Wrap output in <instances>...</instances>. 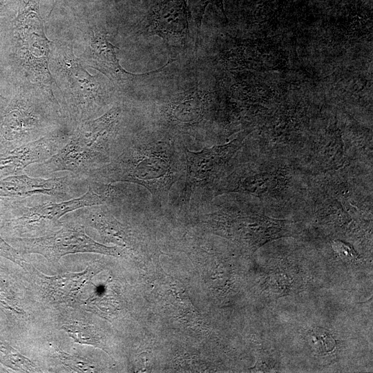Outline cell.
Instances as JSON below:
<instances>
[{"instance_id": "cell-5", "label": "cell", "mask_w": 373, "mask_h": 373, "mask_svg": "<svg viewBox=\"0 0 373 373\" xmlns=\"http://www.w3.org/2000/svg\"><path fill=\"white\" fill-rule=\"evenodd\" d=\"M66 126H72L58 104L33 88L15 86L12 97L0 113V153Z\"/></svg>"}, {"instance_id": "cell-6", "label": "cell", "mask_w": 373, "mask_h": 373, "mask_svg": "<svg viewBox=\"0 0 373 373\" xmlns=\"http://www.w3.org/2000/svg\"><path fill=\"white\" fill-rule=\"evenodd\" d=\"M126 194L123 189L111 183L88 180V190L77 198L61 201L30 204L26 198L0 200L1 215L14 229H36L47 224L59 225V219L72 211L96 205L120 204Z\"/></svg>"}, {"instance_id": "cell-14", "label": "cell", "mask_w": 373, "mask_h": 373, "mask_svg": "<svg viewBox=\"0 0 373 373\" xmlns=\"http://www.w3.org/2000/svg\"><path fill=\"white\" fill-rule=\"evenodd\" d=\"M175 101L171 105L169 118L177 125H193L198 122L204 113V102L197 96Z\"/></svg>"}, {"instance_id": "cell-8", "label": "cell", "mask_w": 373, "mask_h": 373, "mask_svg": "<svg viewBox=\"0 0 373 373\" xmlns=\"http://www.w3.org/2000/svg\"><path fill=\"white\" fill-rule=\"evenodd\" d=\"M245 135H240L229 143L194 152L184 148L186 180L181 199L189 204L193 193L204 186H213L237 151Z\"/></svg>"}, {"instance_id": "cell-3", "label": "cell", "mask_w": 373, "mask_h": 373, "mask_svg": "<svg viewBox=\"0 0 373 373\" xmlns=\"http://www.w3.org/2000/svg\"><path fill=\"white\" fill-rule=\"evenodd\" d=\"M7 63L15 86L33 88L58 104L49 68L50 41L37 12H17L6 33ZM60 106V105H59Z\"/></svg>"}, {"instance_id": "cell-12", "label": "cell", "mask_w": 373, "mask_h": 373, "mask_svg": "<svg viewBox=\"0 0 373 373\" xmlns=\"http://www.w3.org/2000/svg\"><path fill=\"white\" fill-rule=\"evenodd\" d=\"M151 23V31L166 41L188 32L186 0H163L155 10Z\"/></svg>"}, {"instance_id": "cell-9", "label": "cell", "mask_w": 373, "mask_h": 373, "mask_svg": "<svg viewBox=\"0 0 373 373\" xmlns=\"http://www.w3.org/2000/svg\"><path fill=\"white\" fill-rule=\"evenodd\" d=\"M83 46L80 60L99 71L117 86H125L138 78L160 73L175 61L169 59L164 66L149 73L137 74L128 72L119 64L115 52L118 48L113 45L106 34L97 28L86 30Z\"/></svg>"}, {"instance_id": "cell-15", "label": "cell", "mask_w": 373, "mask_h": 373, "mask_svg": "<svg viewBox=\"0 0 373 373\" xmlns=\"http://www.w3.org/2000/svg\"><path fill=\"white\" fill-rule=\"evenodd\" d=\"M61 329H64L77 343L102 347L96 329L92 325L73 322L64 325Z\"/></svg>"}, {"instance_id": "cell-11", "label": "cell", "mask_w": 373, "mask_h": 373, "mask_svg": "<svg viewBox=\"0 0 373 373\" xmlns=\"http://www.w3.org/2000/svg\"><path fill=\"white\" fill-rule=\"evenodd\" d=\"M82 179L75 175L53 178H34L25 173L0 179V200H17L37 195L68 199L73 196V182Z\"/></svg>"}, {"instance_id": "cell-10", "label": "cell", "mask_w": 373, "mask_h": 373, "mask_svg": "<svg viewBox=\"0 0 373 373\" xmlns=\"http://www.w3.org/2000/svg\"><path fill=\"white\" fill-rule=\"evenodd\" d=\"M72 131L70 126H66L39 140L0 153V179L24 173L30 164L48 160L62 148Z\"/></svg>"}, {"instance_id": "cell-18", "label": "cell", "mask_w": 373, "mask_h": 373, "mask_svg": "<svg viewBox=\"0 0 373 373\" xmlns=\"http://www.w3.org/2000/svg\"><path fill=\"white\" fill-rule=\"evenodd\" d=\"M332 247L343 260L352 261L358 258V254L349 244L335 240L332 242Z\"/></svg>"}, {"instance_id": "cell-4", "label": "cell", "mask_w": 373, "mask_h": 373, "mask_svg": "<svg viewBox=\"0 0 373 373\" xmlns=\"http://www.w3.org/2000/svg\"><path fill=\"white\" fill-rule=\"evenodd\" d=\"M121 117V107L115 106L97 117L78 124L62 148L39 163L41 173L67 171L86 180L110 161Z\"/></svg>"}, {"instance_id": "cell-20", "label": "cell", "mask_w": 373, "mask_h": 373, "mask_svg": "<svg viewBox=\"0 0 373 373\" xmlns=\"http://www.w3.org/2000/svg\"><path fill=\"white\" fill-rule=\"evenodd\" d=\"M0 254L8 257L9 258L13 259L14 261L17 262L19 260L20 256L17 253V251L9 246L0 236Z\"/></svg>"}, {"instance_id": "cell-1", "label": "cell", "mask_w": 373, "mask_h": 373, "mask_svg": "<svg viewBox=\"0 0 373 373\" xmlns=\"http://www.w3.org/2000/svg\"><path fill=\"white\" fill-rule=\"evenodd\" d=\"M180 150L171 137L115 140L110 161L86 180L130 182L145 187L159 204H166L172 185L185 169Z\"/></svg>"}, {"instance_id": "cell-13", "label": "cell", "mask_w": 373, "mask_h": 373, "mask_svg": "<svg viewBox=\"0 0 373 373\" xmlns=\"http://www.w3.org/2000/svg\"><path fill=\"white\" fill-rule=\"evenodd\" d=\"M93 271L88 267L79 273H68L44 277V290L48 297L57 302L75 298L86 283L90 279Z\"/></svg>"}, {"instance_id": "cell-19", "label": "cell", "mask_w": 373, "mask_h": 373, "mask_svg": "<svg viewBox=\"0 0 373 373\" xmlns=\"http://www.w3.org/2000/svg\"><path fill=\"white\" fill-rule=\"evenodd\" d=\"M41 0H16L17 12H40Z\"/></svg>"}, {"instance_id": "cell-22", "label": "cell", "mask_w": 373, "mask_h": 373, "mask_svg": "<svg viewBox=\"0 0 373 373\" xmlns=\"http://www.w3.org/2000/svg\"><path fill=\"white\" fill-rule=\"evenodd\" d=\"M1 28H0V34L1 33ZM8 99H6L5 97H3L1 93H0V113L1 111H2V109L5 107V106L6 105V104L8 103Z\"/></svg>"}, {"instance_id": "cell-16", "label": "cell", "mask_w": 373, "mask_h": 373, "mask_svg": "<svg viewBox=\"0 0 373 373\" xmlns=\"http://www.w3.org/2000/svg\"><path fill=\"white\" fill-rule=\"evenodd\" d=\"M58 356L61 363L68 368L78 372H92L93 366L85 358L75 355H70L59 351Z\"/></svg>"}, {"instance_id": "cell-17", "label": "cell", "mask_w": 373, "mask_h": 373, "mask_svg": "<svg viewBox=\"0 0 373 373\" xmlns=\"http://www.w3.org/2000/svg\"><path fill=\"white\" fill-rule=\"evenodd\" d=\"M209 3H212L215 5L216 8L220 12H222L224 18L227 21L226 12L224 9L223 0H200V3L198 4L197 7L196 11L195 12V17H194L195 28H196V41H195L196 48L198 45L200 30L202 19L204 17V13L207 6Z\"/></svg>"}, {"instance_id": "cell-7", "label": "cell", "mask_w": 373, "mask_h": 373, "mask_svg": "<svg viewBox=\"0 0 373 373\" xmlns=\"http://www.w3.org/2000/svg\"><path fill=\"white\" fill-rule=\"evenodd\" d=\"M23 250L28 254H38L52 263H58L66 255L77 253H96L119 256L122 250L100 244L85 232L83 225L68 223L57 231L35 238H19Z\"/></svg>"}, {"instance_id": "cell-21", "label": "cell", "mask_w": 373, "mask_h": 373, "mask_svg": "<svg viewBox=\"0 0 373 373\" xmlns=\"http://www.w3.org/2000/svg\"><path fill=\"white\" fill-rule=\"evenodd\" d=\"M13 3L16 0H0V17L8 15Z\"/></svg>"}, {"instance_id": "cell-2", "label": "cell", "mask_w": 373, "mask_h": 373, "mask_svg": "<svg viewBox=\"0 0 373 373\" xmlns=\"http://www.w3.org/2000/svg\"><path fill=\"white\" fill-rule=\"evenodd\" d=\"M73 46L69 41H51L49 68L62 113L74 128L97 117L109 105L110 96L102 79L88 72Z\"/></svg>"}]
</instances>
